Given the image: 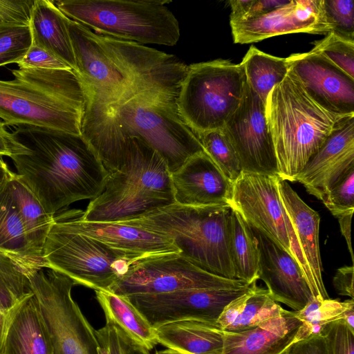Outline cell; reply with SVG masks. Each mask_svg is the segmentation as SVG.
<instances>
[{
  "label": "cell",
  "mask_w": 354,
  "mask_h": 354,
  "mask_svg": "<svg viewBox=\"0 0 354 354\" xmlns=\"http://www.w3.org/2000/svg\"><path fill=\"white\" fill-rule=\"evenodd\" d=\"M12 133L28 150L10 158L17 174L48 214L104 191L109 171L82 135L26 126Z\"/></svg>",
  "instance_id": "1"
},
{
  "label": "cell",
  "mask_w": 354,
  "mask_h": 354,
  "mask_svg": "<svg viewBox=\"0 0 354 354\" xmlns=\"http://www.w3.org/2000/svg\"><path fill=\"white\" fill-rule=\"evenodd\" d=\"M86 97L82 122L141 139L163 158L170 173L190 157L205 152L180 115L176 95L142 93L108 104Z\"/></svg>",
  "instance_id": "2"
},
{
  "label": "cell",
  "mask_w": 354,
  "mask_h": 354,
  "mask_svg": "<svg viewBox=\"0 0 354 354\" xmlns=\"http://www.w3.org/2000/svg\"><path fill=\"white\" fill-rule=\"evenodd\" d=\"M0 80L5 126L32 127L81 135L86 93L73 69L19 68Z\"/></svg>",
  "instance_id": "3"
},
{
  "label": "cell",
  "mask_w": 354,
  "mask_h": 354,
  "mask_svg": "<svg viewBox=\"0 0 354 354\" xmlns=\"http://www.w3.org/2000/svg\"><path fill=\"white\" fill-rule=\"evenodd\" d=\"M266 115L277 160L279 177L290 182H295L336 123L344 117L319 105L290 68L283 80L269 93Z\"/></svg>",
  "instance_id": "4"
},
{
  "label": "cell",
  "mask_w": 354,
  "mask_h": 354,
  "mask_svg": "<svg viewBox=\"0 0 354 354\" xmlns=\"http://www.w3.org/2000/svg\"><path fill=\"white\" fill-rule=\"evenodd\" d=\"M231 212L228 203L194 207L174 203L118 223L166 237L181 256L197 267L233 279L236 278L230 250Z\"/></svg>",
  "instance_id": "5"
},
{
  "label": "cell",
  "mask_w": 354,
  "mask_h": 354,
  "mask_svg": "<svg viewBox=\"0 0 354 354\" xmlns=\"http://www.w3.org/2000/svg\"><path fill=\"white\" fill-rule=\"evenodd\" d=\"M158 0H62L55 2L68 18L98 35L118 39L174 46L180 38L179 24Z\"/></svg>",
  "instance_id": "6"
},
{
  "label": "cell",
  "mask_w": 354,
  "mask_h": 354,
  "mask_svg": "<svg viewBox=\"0 0 354 354\" xmlns=\"http://www.w3.org/2000/svg\"><path fill=\"white\" fill-rule=\"evenodd\" d=\"M245 83L240 64L222 59L192 64L177 95L178 113L196 135L221 129L239 107Z\"/></svg>",
  "instance_id": "7"
},
{
  "label": "cell",
  "mask_w": 354,
  "mask_h": 354,
  "mask_svg": "<svg viewBox=\"0 0 354 354\" xmlns=\"http://www.w3.org/2000/svg\"><path fill=\"white\" fill-rule=\"evenodd\" d=\"M43 266L71 279L75 285L109 290L140 258L75 232L55 220L43 250Z\"/></svg>",
  "instance_id": "8"
},
{
  "label": "cell",
  "mask_w": 354,
  "mask_h": 354,
  "mask_svg": "<svg viewBox=\"0 0 354 354\" xmlns=\"http://www.w3.org/2000/svg\"><path fill=\"white\" fill-rule=\"evenodd\" d=\"M28 275L53 354H100L96 330L72 297L74 281L45 267L28 268Z\"/></svg>",
  "instance_id": "9"
},
{
  "label": "cell",
  "mask_w": 354,
  "mask_h": 354,
  "mask_svg": "<svg viewBox=\"0 0 354 354\" xmlns=\"http://www.w3.org/2000/svg\"><path fill=\"white\" fill-rule=\"evenodd\" d=\"M53 217L13 172L0 191V251L30 266L44 267V245Z\"/></svg>",
  "instance_id": "10"
},
{
  "label": "cell",
  "mask_w": 354,
  "mask_h": 354,
  "mask_svg": "<svg viewBox=\"0 0 354 354\" xmlns=\"http://www.w3.org/2000/svg\"><path fill=\"white\" fill-rule=\"evenodd\" d=\"M247 285L250 284L203 270L179 253H167L136 261L109 290L117 295L127 297Z\"/></svg>",
  "instance_id": "11"
},
{
  "label": "cell",
  "mask_w": 354,
  "mask_h": 354,
  "mask_svg": "<svg viewBox=\"0 0 354 354\" xmlns=\"http://www.w3.org/2000/svg\"><path fill=\"white\" fill-rule=\"evenodd\" d=\"M66 22L77 73L86 96L108 104L142 93H158L142 86L126 72L111 56L97 33L68 17Z\"/></svg>",
  "instance_id": "12"
},
{
  "label": "cell",
  "mask_w": 354,
  "mask_h": 354,
  "mask_svg": "<svg viewBox=\"0 0 354 354\" xmlns=\"http://www.w3.org/2000/svg\"><path fill=\"white\" fill-rule=\"evenodd\" d=\"M221 129L238 156L242 172L279 176L266 105L247 81L239 107Z\"/></svg>",
  "instance_id": "13"
},
{
  "label": "cell",
  "mask_w": 354,
  "mask_h": 354,
  "mask_svg": "<svg viewBox=\"0 0 354 354\" xmlns=\"http://www.w3.org/2000/svg\"><path fill=\"white\" fill-rule=\"evenodd\" d=\"M252 284L234 288L184 290L162 294L133 295L125 297L153 328L183 320L217 322L224 308L247 292Z\"/></svg>",
  "instance_id": "14"
},
{
  "label": "cell",
  "mask_w": 354,
  "mask_h": 354,
  "mask_svg": "<svg viewBox=\"0 0 354 354\" xmlns=\"http://www.w3.org/2000/svg\"><path fill=\"white\" fill-rule=\"evenodd\" d=\"M277 175L241 172L233 183L230 205L251 227L290 253Z\"/></svg>",
  "instance_id": "15"
},
{
  "label": "cell",
  "mask_w": 354,
  "mask_h": 354,
  "mask_svg": "<svg viewBox=\"0 0 354 354\" xmlns=\"http://www.w3.org/2000/svg\"><path fill=\"white\" fill-rule=\"evenodd\" d=\"M278 189L291 255L301 268L313 297L328 299L322 278L319 251L320 216L299 196L288 181L279 178Z\"/></svg>",
  "instance_id": "16"
},
{
  "label": "cell",
  "mask_w": 354,
  "mask_h": 354,
  "mask_svg": "<svg viewBox=\"0 0 354 354\" xmlns=\"http://www.w3.org/2000/svg\"><path fill=\"white\" fill-rule=\"evenodd\" d=\"M97 35L111 56L140 84L155 92L178 95L187 65L173 55L137 42Z\"/></svg>",
  "instance_id": "17"
},
{
  "label": "cell",
  "mask_w": 354,
  "mask_h": 354,
  "mask_svg": "<svg viewBox=\"0 0 354 354\" xmlns=\"http://www.w3.org/2000/svg\"><path fill=\"white\" fill-rule=\"evenodd\" d=\"M287 59L290 69L319 105L337 115H354V79L314 49Z\"/></svg>",
  "instance_id": "18"
},
{
  "label": "cell",
  "mask_w": 354,
  "mask_h": 354,
  "mask_svg": "<svg viewBox=\"0 0 354 354\" xmlns=\"http://www.w3.org/2000/svg\"><path fill=\"white\" fill-rule=\"evenodd\" d=\"M230 26L234 42L236 44H250L285 34L326 35L330 32L324 14L322 0H291L266 14L230 21Z\"/></svg>",
  "instance_id": "19"
},
{
  "label": "cell",
  "mask_w": 354,
  "mask_h": 354,
  "mask_svg": "<svg viewBox=\"0 0 354 354\" xmlns=\"http://www.w3.org/2000/svg\"><path fill=\"white\" fill-rule=\"evenodd\" d=\"M354 169V115L342 118L310 158L295 182L323 201L328 192Z\"/></svg>",
  "instance_id": "20"
},
{
  "label": "cell",
  "mask_w": 354,
  "mask_h": 354,
  "mask_svg": "<svg viewBox=\"0 0 354 354\" xmlns=\"http://www.w3.org/2000/svg\"><path fill=\"white\" fill-rule=\"evenodd\" d=\"M82 210H64L54 218L65 227L95 239L108 247L140 259L167 253H180L166 237L118 222H88L82 219Z\"/></svg>",
  "instance_id": "21"
},
{
  "label": "cell",
  "mask_w": 354,
  "mask_h": 354,
  "mask_svg": "<svg viewBox=\"0 0 354 354\" xmlns=\"http://www.w3.org/2000/svg\"><path fill=\"white\" fill-rule=\"evenodd\" d=\"M259 253L258 279L272 298L293 311L301 310L314 297L294 257L259 230L251 228Z\"/></svg>",
  "instance_id": "22"
},
{
  "label": "cell",
  "mask_w": 354,
  "mask_h": 354,
  "mask_svg": "<svg viewBox=\"0 0 354 354\" xmlns=\"http://www.w3.org/2000/svg\"><path fill=\"white\" fill-rule=\"evenodd\" d=\"M176 203L208 206L230 203L233 182L227 178L205 152L190 157L171 173Z\"/></svg>",
  "instance_id": "23"
},
{
  "label": "cell",
  "mask_w": 354,
  "mask_h": 354,
  "mask_svg": "<svg viewBox=\"0 0 354 354\" xmlns=\"http://www.w3.org/2000/svg\"><path fill=\"white\" fill-rule=\"evenodd\" d=\"M301 322L286 311L251 329L224 331L221 354H282L293 342Z\"/></svg>",
  "instance_id": "24"
},
{
  "label": "cell",
  "mask_w": 354,
  "mask_h": 354,
  "mask_svg": "<svg viewBox=\"0 0 354 354\" xmlns=\"http://www.w3.org/2000/svg\"><path fill=\"white\" fill-rule=\"evenodd\" d=\"M0 354H53L49 336L33 292L11 313Z\"/></svg>",
  "instance_id": "25"
},
{
  "label": "cell",
  "mask_w": 354,
  "mask_h": 354,
  "mask_svg": "<svg viewBox=\"0 0 354 354\" xmlns=\"http://www.w3.org/2000/svg\"><path fill=\"white\" fill-rule=\"evenodd\" d=\"M158 344L182 354H221L224 331L217 322L183 320L155 328Z\"/></svg>",
  "instance_id": "26"
},
{
  "label": "cell",
  "mask_w": 354,
  "mask_h": 354,
  "mask_svg": "<svg viewBox=\"0 0 354 354\" xmlns=\"http://www.w3.org/2000/svg\"><path fill=\"white\" fill-rule=\"evenodd\" d=\"M67 18L54 1L34 0L29 21L32 44L48 50L77 72Z\"/></svg>",
  "instance_id": "27"
},
{
  "label": "cell",
  "mask_w": 354,
  "mask_h": 354,
  "mask_svg": "<svg viewBox=\"0 0 354 354\" xmlns=\"http://www.w3.org/2000/svg\"><path fill=\"white\" fill-rule=\"evenodd\" d=\"M283 308L270 295L267 289L253 283L243 295L230 301L217 320L226 332H241L283 314Z\"/></svg>",
  "instance_id": "28"
},
{
  "label": "cell",
  "mask_w": 354,
  "mask_h": 354,
  "mask_svg": "<svg viewBox=\"0 0 354 354\" xmlns=\"http://www.w3.org/2000/svg\"><path fill=\"white\" fill-rule=\"evenodd\" d=\"M95 292L106 322L148 350L158 344L155 328L127 297L106 290H97Z\"/></svg>",
  "instance_id": "29"
},
{
  "label": "cell",
  "mask_w": 354,
  "mask_h": 354,
  "mask_svg": "<svg viewBox=\"0 0 354 354\" xmlns=\"http://www.w3.org/2000/svg\"><path fill=\"white\" fill-rule=\"evenodd\" d=\"M293 311V310H292ZM301 322L293 343L310 336L321 335L323 329L335 321H344L354 330V301L313 297L301 310L293 311Z\"/></svg>",
  "instance_id": "30"
},
{
  "label": "cell",
  "mask_w": 354,
  "mask_h": 354,
  "mask_svg": "<svg viewBox=\"0 0 354 354\" xmlns=\"http://www.w3.org/2000/svg\"><path fill=\"white\" fill-rule=\"evenodd\" d=\"M30 266L0 251V350L8 319L15 308L32 293L28 275Z\"/></svg>",
  "instance_id": "31"
},
{
  "label": "cell",
  "mask_w": 354,
  "mask_h": 354,
  "mask_svg": "<svg viewBox=\"0 0 354 354\" xmlns=\"http://www.w3.org/2000/svg\"><path fill=\"white\" fill-rule=\"evenodd\" d=\"M240 64L248 84L265 105L272 89L283 80L290 68L287 58L265 53L254 46L250 47Z\"/></svg>",
  "instance_id": "32"
},
{
  "label": "cell",
  "mask_w": 354,
  "mask_h": 354,
  "mask_svg": "<svg viewBox=\"0 0 354 354\" xmlns=\"http://www.w3.org/2000/svg\"><path fill=\"white\" fill-rule=\"evenodd\" d=\"M230 250L235 278L252 284L258 280L259 253L251 227L232 208Z\"/></svg>",
  "instance_id": "33"
},
{
  "label": "cell",
  "mask_w": 354,
  "mask_h": 354,
  "mask_svg": "<svg viewBox=\"0 0 354 354\" xmlns=\"http://www.w3.org/2000/svg\"><path fill=\"white\" fill-rule=\"evenodd\" d=\"M205 152L233 183L242 172L238 156L222 131L216 129L196 135Z\"/></svg>",
  "instance_id": "34"
},
{
  "label": "cell",
  "mask_w": 354,
  "mask_h": 354,
  "mask_svg": "<svg viewBox=\"0 0 354 354\" xmlns=\"http://www.w3.org/2000/svg\"><path fill=\"white\" fill-rule=\"evenodd\" d=\"M32 43L29 25L1 24L0 67L17 64L26 54Z\"/></svg>",
  "instance_id": "35"
},
{
  "label": "cell",
  "mask_w": 354,
  "mask_h": 354,
  "mask_svg": "<svg viewBox=\"0 0 354 354\" xmlns=\"http://www.w3.org/2000/svg\"><path fill=\"white\" fill-rule=\"evenodd\" d=\"M354 79V41L330 32L313 48Z\"/></svg>",
  "instance_id": "36"
},
{
  "label": "cell",
  "mask_w": 354,
  "mask_h": 354,
  "mask_svg": "<svg viewBox=\"0 0 354 354\" xmlns=\"http://www.w3.org/2000/svg\"><path fill=\"white\" fill-rule=\"evenodd\" d=\"M353 0H322L324 14L330 32L354 41Z\"/></svg>",
  "instance_id": "37"
},
{
  "label": "cell",
  "mask_w": 354,
  "mask_h": 354,
  "mask_svg": "<svg viewBox=\"0 0 354 354\" xmlns=\"http://www.w3.org/2000/svg\"><path fill=\"white\" fill-rule=\"evenodd\" d=\"M322 203L337 218L353 214L354 169L328 192Z\"/></svg>",
  "instance_id": "38"
},
{
  "label": "cell",
  "mask_w": 354,
  "mask_h": 354,
  "mask_svg": "<svg viewBox=\"0 0 354 354\" xmlns=\"http://www.w3.org/2000/svg\"><path fill=\"white\" fill-rule=\"evenodd\" d=\"M321 335L325 339L328 354H354V330L344 321L327 325Z\"/></svg>",
  "instance_id": "39"
},
{
  "label": "cell",
  "mask_w": 354,
  "mask_h": 354,
  "mask_svg": "<svg viewBox=\"0 0 354 354\" xmlns=\"http://www.w3.org/2000/svg\"><path fill=\"white\" fill-rule=\"evenodd\" d=\"M291 0H230V21L243 20L266 14L283 6Z\"/></svg>",
  "instance_id": "40"
},
{
  "label": "cell",
  "mask_w": 354,
  "mask_h": 354,
  "mask_svg": "<svg viewBox=\"0 0 354 354\" xmlns=\"http://www.w3.org/2000/svg\"><path fill=\"white\" fill-rule=\"evenodd\" d=\"M17 65L19 68L72 69L68 64L48 50L32 44Z\"/></svg>",
  "instance_id": "41"
},
{
  "label": "cell",
  "mask_w": 354,
  "mask_h": 354,
  "mask_svg": "<svg viewBox=\"0 0 354 354\" xmlns=\"http://www.w3.org/2000/svg\"><path fill=\"white\" fill-rule=\"evenodd\" d=\"M34 0H0V25H29Z\"/></svg>",
  "instance_id": "42"
},
{
  "label": "cell",
  "mask_w": 354,
  "mask_h": 354,
  "mask_svg": "<svg viewBox=\"0 0 354 354\" xmlns=\"http://www.w3.org/2000/svg\"><path fill=\"white\" fill-rule=\"evenodd\" d=\"M284 354H328L323 335L310 336L290 345Z\"/></svg>",
  "instance_id": "43"
},
{
  "label": "cell",
  "mask_w": 354,
  "mask_h": 354,
  "mask_svg": "<svg viewBox=\"0 0 354 354\" xmlns=\"http://www.w3.org/2000/svg\"><path fill=\"white\" fill-rule=\"evenodd\" d=\"M353 265L343 266L337 270L333 279V284L337 294L353 299Z\"/></svg>",
  "instance_id": "44"
},
{
  "label": "cell",
  "mask_w": 354,
  "mask_h": 354,
  "mask_svg": "<svg viewBox=\"0 0 354 354\" xmlns=\"http://www.w3.org/2000/svg\"><path fill=\"white\" fill-rule=\"evenodd\" d=\"M28 151V149L17 140L12 132L7 131L6 126L0 120V156L11 158Z\"/></svg>",
  "instance_id": "45"
},
{
  "label": "cell",
  "mask_w": 354,
  "mask_h": 354,
  "mask_svg": "<svg viewBox=\"0 0 354 354\" xmlns=\"http://www.w3.org/2000/svg\"><path fill=\"white\" fill-rule=\"evenodd\" d=\"M117 330L123 354H151L149 350L133 342L118 329Z\"/></svg>",
  "instance_id": "46"
},
{
  "label": "cell",
  "mask_w": 354,
  "mask_h": 354,
  "mask_svg": "<svg viewBox=\"0 0 354 354\" xmlns=\"http://www.w3.org/2000/svg\"><path fill=\"white\" fill-rule=\"evenodd\" d=\"M353 214H346L337 218L339 223L341 232L346 239L348 245V249L351 254L352 262H353L354 257L352 250L351 238V225Z\"/></svg>",
  "instance_id": "47"
},
{
  "label": "cell",
  "mask_w": 354,
  "mask_h": 354,
  "mask_svg": "<svg viewBox=\"0 0 354 354\" xmlns=\"http://www.w3.org/2000/svg\"><path fill=\"white\" fill-rule=\"evenodd\" d=\"M12 171H10L2 157L0 156V191L5 186L6 183L12 174Z\"/></svg>",
  "instance_id": "48"
},
{
  "label": "cell",
  "mask_w": 354,
  "mask_h": 354,
  "mask_svg": "<svg viewBox=\"0 0 354 354\" xmlns=\"http://www.w3.org/2000/svg\"><path fill=\"white\" fill-rule=\"evenodd\" d=\"M155 354H182L171 349H166L160 351H156Z\"/></svg>",
  "instance_id": "49"
},
{
  "label": "cell",
  "mask_w": 354,
  "mask_h": 354,
  "mask_svg": "<svg viewBox=\"0 0 354 354\" xmlns=\"http://www.w3.org/2000/svg\"><path fill=\"white\" fill-rule=\"evenodd\" d=\"M282 354H284V353H283Z\"/></svg>",
  "instance_id": "50"
}]
</instances>
